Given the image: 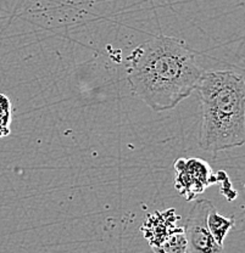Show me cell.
Masks as SVG:
<instances>
[{"label": "cell", "mask_w": 245, "mask_h": 253, "mask_svg": "<svg viewBox=\"0 0 245 253\" xmlns=\"http://www.w3.org/2000/svg\"><path fill=\"white\" fill-rule=\"evenodd\" d=\"M202 70L183 41L159 36L128 57L126 77L133 94L155 112L175 109L196 89Z\"/></svg>", "instance_id": "6da1fadb"}, {"label": "cell", "mask_w": 245, "mask_h": 253, "mask_svg": "<svg viewBox=\"0 0 245 253\" xmlns=\"http://www.w3.org/2000/svg\"><path fill=\"white\" fill-rule=\"evenodd\" d=\"M173 168L176 189L187 201H193L205 189L218 181V174L213 173L209 163L201 158H178Z\"/></svg>", "instance_id": "277c9868"}, {"label": "cell", "mask_w": 245, "mask_h": 253, "mask_svg": "<svg viewBox=\"0 0 245 253\" xmlns=\"http://www.w3.org/2000/svg\"><path fill=\"white\" fill-rule=\"evenodd\" d=\"M201 106L199 146L217 154L245 144V79L234 71H202L196 89Z\"/></svg>", "instance_id": "7a4b0ae2"}, {"label": "cell", "mask_w": 245, "mask_h": 253, "mask_svg": "<svg viewBox=\"0 0 245 253\" xmlns=\"http://www.w3.org/2000/svg\"><path fill=\"white\" fill-rule=\"evenodd\" d=\"M215 207L210 200H197L189 210L184 224L187 240V253H217L223 247L215 241L207 225V215Z\"/></svg>", "instance_id": "5b68a950"}, {"label": "cell", "mask_w": 245, "mask_h": 253, "mask_svg": "<svg viewBox=\"0 0 245 253\" xmlns=\"http://www.w3.org/2000/svg\"><path fill=\"white\" fill-rule=\"evenodd\" d=\"M11 102L4 94H0V138H4L10 134V123H11Z\"/></svg>", "instance_id": "52a82bcc"}, {"label": "cell", "mask_w": 245, "mask_h": 253, "mask_svg": "<svg viewBox=\"0 0 245 253\" xmlns=\"http://www.w3.org/2000/svg\"><path fill=\"white\" fill-rule=\"evenodd\" d=\"M207 225H209V230L215 241L223 247V242H225L229 230L236 225V219L234 217H226V215L221 214L215 207H212L207 215Z\"/></svg>", "instance_id": "8992f818"}, {"label": "cell", "mask_w": 245, "mask_h": 253, "mask_svg": "<svg viewBox=\"0 0 245 253\" xmlns=\"http://www.w3.org/2000/svg\"><path fill=\"white\" fill-rule=\"evenodd\" d=\"M178 217L175 211L155 212L144 223V237L149 241L154 252L178 253L187 252V240L184 229L176 226Z\"/></svg>", "instance_id": "3957f363"}]
</instances>
